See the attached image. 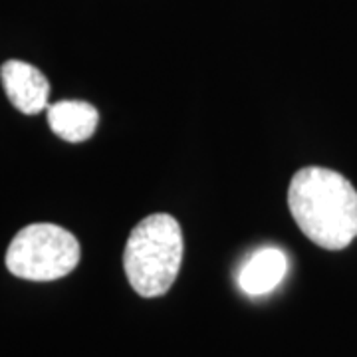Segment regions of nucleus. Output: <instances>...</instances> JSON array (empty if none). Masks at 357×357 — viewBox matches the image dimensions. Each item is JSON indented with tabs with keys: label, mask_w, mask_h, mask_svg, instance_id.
Masks as SVG:
<instances>
[{
	"label": "nucleus",
	"mask_w": 357,
	"mask_h": 357,
	"mask_svg": "<svg viewBox=\"0 0 357 357\" xmlns=\"http://www.w3.org/2000/svg\"><path fill=\"white\" fill-rule=\"evenodd\" d=\"M100 123L98 109L88 102L64 100V102L48 105V126L68 143H84L88 141Z\"/></svg>",
	"instance_id": "nucleus-6"
},
{
	"label": "nucleus",
	"mask_w": 357,
	"mask_h": 357,
	"mask_svg": "<svg viewBox=\"0 0 357 357\" xmlns=\"http://www.w3.org/2000/svg\"><path fill=\"white\" fill-rule=\"evenodd\" d=\"M288 272V258L280 248H260L250 256L241 268L236 282L238 288L246 296L256 298L270 294L286 276Z\"/></svg>",
	"instance_id": "nucleus-5"
},
{
	"label": "nucleus",
	"mask_w": 357,
	"mask_h": 357,
	"mask_svg": "<svg viewBox=\"0 0 357 357\" xmlns=\"http://www.w3.org/2000/svg\"><path fill=\"white\" fill-rule=\"evenodd\" d=\"M288 206L298 229L326 250H342L357 236V191L340 173L304 167L292 177Z\"/></svg>",
	"instance_id": "nucleus-1"
},
{
	"label": "nucleus",
	"mask_w": 357,
	"mask_h": 357,
	"mask_svg": "<svg viewBox=\"0 0 357 357\" xmlns=\"http://www.w3.org/2000/svg\"><path fill=\"white\" fill-rule=\"evenodd\" d=\"M183 262V232L177 218L159 213L143 218L129 234L123 268L129 284L143 298L169 292Z\"/></svg>",
	"instance_id": "nucleus-2"
},
{
	"label": "nucleus",
	"mask_w": 357,
	"mask_h": 357,
	"mask_svg": "<svg viewBox=\"0 0 357 357\" xmlns=\"http://www.w3.org/2000/svg\"><path fill=\"white\" fill-rule=\"evenodd\" d=\"M82 248L70 230L50 222L28 225L6 250V268L16 278L52 282L68 276L79 262Z\"/></svg>",
	"instance_id": "nucleus-3"
},
{
	"label": "nucleus",
	"mask_w": 357,
	"mask_h": 357,
	"mask_svg": "<svg viewBox=\"0 0 357 357\" xmlns=\"http://www.w3.org/2000/svg\"><path fill=\"white\" fill-rule=\"evenodd\" d=\"M0 79L8 100L24 115H36L48 107L50 82L36 66L8 60L0 68Z\"/></svg>",
	"instance_id": "nucleus-4"
}]
</instances>
